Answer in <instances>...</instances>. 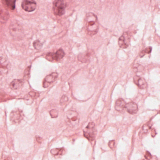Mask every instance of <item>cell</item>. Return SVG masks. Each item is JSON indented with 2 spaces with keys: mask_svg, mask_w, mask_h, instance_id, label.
Returning <instances> with one entry per match:
<instances>
[{
  "mask_svg": "<svg viewBox=\"0 0 160 160\" xmlns=\"http://www.w3.org/2000/svg\"><path fill=\"white\" fill-rule=\"evenodd\" d=\"M145 157L146 159L147 160H151V159L152 158L151 154L150 152H149L148 151H146V153L145 155Z\"/></svg>",
  "mask_w": 160,
  "mask_h": 160,
  "instance_id": "24",
  "label": "cell"
},
{
  "mask_svg": "<svg viewBox=\"0 0 160 160\" xmlns=\"http://www.w3.org/2000/svg\"><path fill=\"white\" fill-rule=\"evenodd\" d=\"M134 82L140 89H145L147 87V84L146 81L144 78L142 77L136 76L134 77Z\"/></svg>",
  "mask_w": 160,
  "mask_h": 160,
  "instance_id": "12",
  "label": "cell"
},
{
  "mask_svg": "<svg viewBox=\"0 0 160 160\" xmlns=\"http://www.w3.org/2000/svg\"></svg>",
  "mask_w": 160,
  "mask_h": 160,
  "instance_id": "30",
  "label": "cell"
},
{
  "mask_svg": "<svg viewBox=\"0 0 160 160\" xmlns=\"http://www.w3.org/2000/svg\"><path fill=\"white\" fill-rule=\"evenodd\" d=\"M156 131H155V130L154 129H153L151 131V135L152 137H155V136L156 135Z\"/></svg>",
  "mask_w": 160,
  "mask_h": 160,
  "instance_id": "26",
  "label": "cell"
},
{
  "mask_svg": "<svg viewBox=\"0 0 160 160\" xmlns=\"http://www.w3.org/2000/svg\"><path fill=\"white\" fill-rule=\"evenodd\" d=\"M24 84V81L22 80L15 79L11 82L10 87L12 90H18L21 88Z\"/></svg>",
  "mask_w": 160,
  "mask_h": 160,
  "instance_id": "14",
  "label": "cell"
},
{
  "mask_svg": "<svg viewBox=\"0 0 160 160\" xmlns=\"http://www.w3.org/2000/svg\"><path fill=\"white\" fill-rule=\"evenodd\" d=\"M16 0H2L3 6L6 9L13 10L16 8Z\"/></svg>",
  "mask_w": 160,
  "mask_h": 160,
  "instance_id": "16",
  "label": "cell"
},
{
  "mask_svg": "<svg viewBox=\"0 0 160 160\" xmlns=\"http://www.w3.org/2000/svg\"><path fill=\"white\" fill-rule=\"evenodd\" d=\"M36 2L34 0H24L22 3L23 10L27 12H32L36 8Z\"/></svg>",
  "mask_w": 160,
  "mask_h": 160,
  "instance_id": "9",
  "label": "cell"
},
{
  "mask_svg": "<svg viewBox=\"0 0 160 160\" xmlns=\"http://www.w3.org/2000/svg\"><path fill=\"white\" fill-rule=\"evenodd\" d=\"M10 28V33L11 36L16 38H20L23 37V32L19 25H11Z\"/></svg>",
  "mask_w": 160,
  "mask_h": 160,
  "instance_id": "11",
  "label": "cell"
},
{
  "mask_svg": "<svg viewBox=\"0 0 160 160\" xmlns=\"http://www.w3.org/2000/svg\"><path fill=\"white\" fill-rule=\"evenodd\" d=\"M152 49V48L151 47H148L147 48H146L145 50H143L141 52L140 54H139V56L141 58L143 57L145 55L146 53H147V54H149L151 52Z\"/></svg>",
  "mask_w": 160,
  "mask_h": 160,
  "instance_id": "21",
  "label": "cell"
},
{
  "mask_svg": "<svg viewBox=\"0 0 160 160\" xmlns=\"http://www.w3.org/2000/svg\"><path fill=\"white\" fill-rule=\"evenodd\" d=\"M109 146H110V148H111V149H113L114 148H115V141H110L109 143Z\"/></svg>",
  "mask_w": 160,
  "mask_h": 160,
  "instance_id": "25",
  "label": "cell"
},
{
  "mask_svg": "<svg viewBox=\"0 0 160 160\" xmlns=\"http://www.w3.org/2000/svg\"><path fill=\"white\" fill-rule=\"evenodd\" d=\"M33 45H34V47L35 49L39 50L40 49L42 48V44L40 42V41L37 40V41H35L33 43Z\"/></svg>",
  "mask_w": 160,
  "mask_h": 160,
  "instance_id": "22",
  "label": "cell"
},
{
  "mask_svg": "<svg viewBox=\"0 0 160 160\" xmlns=\"http://www.w3.org/2000/svg\"><path fill=\"white\" fill-rule=\"evenodd\" d=\"M11 65L6 58L0 56V76H5L9 73Z\"/></svg>",
  "mask_w": 160,
  "mask_h": 160,
  "instance_id": "6",
  "label": "cell"
},
{
  "mask_svg": "<svg viewBox=\"0 0 160 160\" xmlns=\"http://www.w3.org/2000/svg\"><path fill=\"white\" fill-rule=\"evenodd\" d=\"M151 126L152 125H150L149 124H146L143 126L142 130H141V132L139 133V136H140V138L142 139V138L143 135L147 134L148 131L151 127Z\"/></svg>",
  "mask_w": 160,
  "mask_h": 160,
  "instance_id": "19",
  "label": "cell"
},
{
  "mask_svg": "<svg viewBox=\"0 0 160 160\" xmlns=\"http://www.w3.org/2000/svg\"><path fill=\"white\" fill-rule=\"evenodd\" d=\"M126 105V103L124 99L119 98L116 101L115 108L117 111L122 112L125 110Z\"/></svg>",
  "mask_w": 160,
  "mask_h": 160,
  "instance_id": "15",
  "label": "cell"
},
{
  "mask_svg": "<svg viewBox=\"0 0 160 160\" xmlns=\"http://www.w3.org/2000/svg\"><path fill=\"white\" fill-rule=\"evenodd\" d=\"M36 140L38 142L42 143V138L40 137L39 136H36Z\"/></svg>",
  "mask_w": 160,
  "mask_h": 160,
  "instance_id": "27",
  "label": "cell"
},
{
  "mask_svg": "<svg viewBox=\"0 0 160 160\" xmlns=\"http://www.w3.org/2000/svg\"><path fill=\"white\" fill-rule=\"evenodd\" d=\"M130 44V37L127 33H124L118 39V45L123 49H126Z\"/></svg>",
  "mask_w": 160,
  "mask_h": 160,
  "instance_id": "8",
  "label": "cell"
},
{
  "mask_svg": "<svg viewBox=\"0 0 160 160\" xmlns=\"http://www.w3.org/2000/svg\"><path fill=\"white\" fill-rule=\"evenodd\" d=\"M64 148H55L52 149L51 153L54 155H62L64 153Z\"/></svg>",
  "mask_w": 160,
  "mask_h": 160,
  "instance_id": "20",
  "label": "cell"
},
{
  "mask_svg": "<svg viewBox=\"0 0 160 160\" xmlns=\"http://www.w3.org/2000/svg\"><path fill=\"white\" fill-rule=\"evenodd\" d=\"M9 13L0 8V21L5 23L9 19Z\"/></svg>",
  "mask_w": 160,
  "mask_h": 160,
  "instance_id": "18",
  "label": "cell"
},
{
  "mask_svg": "<svg viewBox=\"0 0 160 160\" xmlns=\"http://www.w3.org/2000/svg\"><path fill=\"white\" fill-rule=\"evenodd\" d=\"M66 9V4L63 0H55L53 3L54 13L56 16H62L64 15Z\"/></svg>",
  "mask_w": 160,
  "mask_h": 160,
  "instance_id": "4",
  "label": "cell"
},
{
  "mask_svg": "<svg viewBox=\"0 0 160 160\" xmlns=\"http://www.w3.org/2000/svg\"><path fill=\"white\" fill-rule=\"evenodd\" d=\"M68 101V98L67 96L65 95L63 96L60 100V104H64V103L67 102Z\"/></svg>",
  "mask_w": 160,
  "mask_h": 160,
  "instance_id": "23",
  "label": "cell"
},
{
  "mask_svg": "<svg viewBox=\"0 0 160 160\" xmlns=\"http://www.w3.org/2000/svg\"><path fill=\"white\" fill-rule=\"evenodd\" d=\"M86 26L88 34H96L99 29V23L96 15L94 13H87L85 18Z\"/></svg>",
  "mask_w": 160,
  "mask_h": 160,
  "instance_id": "1",
  "label": "cell"
},
{
  "mask_svg": "<svg viewBox=\"0 0 160 160\" xmlns=\"http://www.w3.org/2000/svg\"><path fill=\"white\" fill-rule=\"evenodd\" d=\"M125 109L130 114H135L138 111V107L137 104L134 102H130L126 103Z\"/></svg>",
  "mask_w": 160,
  "mask_h": 160,
  "instance_id": "13",
  "label": "cell"
},
{
  "mask_svg": "<svg viewBox=\"0 0 160 160\" xmlns=\"http://www.w3.org/2000/svg\"></svg>",
  "mask_w": 160,
  "mask_h": 160,
  "instance_id": "29",
  "label": "cell"
},
{
  "mask_svg": "<svg viewBox=\"0 0 160 160\" xmlns=\"http://www.w3.org/2000/svg\"><path fill=\"white\" fill-rule=\"evenodd\" d=\"M4 160H12V159L10 157H7V158H5Z\"/></svg>",
  "mask_w": 160,
  "mask_h": 160,
  "instance_id": "28",
  "label": "cell"
},
{
  "mask_svg": "<svg viewBox=\"0 0 160 160\" xmlns=\"http://www.w3.org/2000/svg\"><path fill=\"white\" fill-rule=\"evenodd\" d=\"M58 74L56 72L52 73L50 75L46 76L43 82V87L44 88L48 87L51 84L54 82L56 80V79L58 78Z\"/></svg>",
  "mask_w": 160,
  "mask_h": 160,
  "instance_id": "10",
  "label": "cell"
},
{
  "mask_svg": "<svg viewBox=\"0 0 160 160\" xmlns=\"http://www.w3.org/2000/svg\"><path fill=\"white\" fill-rule=\"evenodd\" d=\"M91 54L89 53H80L78 56V58L79 61L81 62H86L89 61L90 59Z\"/></svg>",
  "mask_w": 160,
  "mask_h": 160,
  "instance_id": "17",
  "label": "cell"
},
{
  "mask_svg": "<svg viewBox=\"0 0 160 160\" xmlns=\"http://www.w3.org/2000/svg\"><path fill=\"white\" fill-rule=\"evenodd\" d=\"M24 115L23 111L20 109H14L10 112V119L13 124H17L20 123L24 119Z\"/></svg>",
  "mask_w": 160,
  "mask_h": 160,
  "instance_id": "5",
  "label": "cell"
},
{
  "mask_svg": "<svg viewBox=\"0 0 160 160\" xmlns=\"http://www.w3.org/2000/svg\"><path fill=\"white\" fill-rule=\"evenodd\" d=\"M65 56V53L63 50L59 49L55 53H50L46 54V59L50 61H58L63 58Z\"/></svg>",
  "mask_w": 160,
  "mask_h": 160,
  "instance_id": "7",
  "label": "cell"
},
{
  "mask_svg": "<svg viewBox=\"0 0 160 160\" xmlns=\"http://www.w3.org/2000/svg\"><path fill=\"white\" fill-rule=\"evenodd\" d=\"M97 131L95 127V124L94 122H90L86 127L84 131V135L88 141L92 142L96 137Z\"/></svg>",
  "mask_w": 160,
  "mask_h": 160,
  "instance_id": "2",
  "label": "cell"
},
{
  "mask_svg": "<svg viewBox=\"0 0 160 160\" xmlns=\"http://www.w3.org/2000/svg\"><path fill=\"white\" fill-rule=\"evenodd\" d=\"M66 121L70 126H77L79 121L78 113L74 111H69L66 113Z\"/></svg>",
  "mask_w": 160,
  "mask_h": 160,
  "instance_id": "3",
  "label": "cell"
}]
</instances>
